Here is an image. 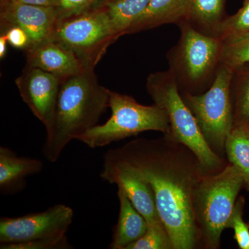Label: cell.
Returning a JSON list of instances; mask_svg holds the SVG:
<instances>
[{"label": "cell", "mask_w": 249, "mask_h": 249, "mask_svg": "<svg viewBox=\"0 0 249 249\" xmlns=\"http://www.w3.org/2000/svg\"><path fill=\"white\" fill-rule=\"evenodd\" d=\"M213 35L224 44H232L249 37V0L235 14L225 18L218 24Z\"/></svg>", "instance_id": "ffe728a7"}, {"label": "cell", "mask_w": 249, "mask_h": 249, "mask_svg": "<svg viewBox=\"0 0 249 249\" xmlns=\"http://www.w3.org/2000/svg\"><path fill=\"white\" fill-rule=\"evenodd\" d=\"M27 60V67L40 69L60 80L93 68L71 49L53 40L28 48Z\"/></svg>", "instance_id": "4fadbf2b"}, {"label": "cell", "mask_w": 249, "mask_h": 249, "mask_svg": "<svg viewBox=\"0 0 249 249\" xmlns=\"http://www.w3.org/2000/svg\"><path fill=\"white\" fill-rule=\"evenodd\" d=\"M109 107V89L101 86L93 68L61 80L52 127L42 153L51 163L60 158L69 142L97 124Z\"/></svg>", "instance_id": "7a4b0ae2"}, {"label": "cell", "mask_w": 249, "mask_h": 249, "mask_svg": "<svg viewBox=\"0 0 249 249\" xmlns=\"http://www.w3.org/2000/svg\"><path fill=\"white\" fill-rule=\"evenodd\" d=\"M8 42L13 47L18 49L28 48L29 47V39L27 33L21 28L11 27L5 33Z\"/></svg>", "instance_id": "4316f807"}, {"label": "cell", "mask_w": 249, "mask_h": 249, "mask_svg": "<svg viewBox=\"0 0 249 249\" xmlns=\"http://www.w3.org/2000/svg\"><path fill=\"white\" fill-rule=\"evenodd\" d=\"M1 249H73L67 240V236L58 239L42 240L6 246H0Z\"/></svg>", "instance_id": "484cf974"}, {"label": "cell", "mask_w": 249, "mask_h": 249, "mask_svg": "<svg viewBox=\"0 0 249 249\" xmlns=\"http://www.w3.org/2000/svg\"><path fill=\"white\" fill-rule=\"evenodd\" d=\"M233 74L234 70L220 64L208 91L201 95L186 93L182 96L203 137L217 151L224 150L228 135L235 125L231 94Z\"/></svg>", "instance_id": "8992f818"}, {"label": "cell", "mask_w": 249, "mask_h": 249, "mask_svg": "<svg viewBox=\"0 0 249 249\" xmlns=\"http://www.w3.org/2000/svg\"><path fill=\"white\" fill-rule=\"evenodd\" d=\"M118 187L119 214L109 249H127L142 237L147 229L145 218L134 208L123 188Z\"/></svg>", "instance_id": "9a60e30c"}, {"label": "cell", "mask_w": 249, "mask_h": 249, "mask_svg": "<svg viewBox=\"0 0 249 249\" xmlns=\"http://www.w3.org/2000/svg\"><path fill=\"white\" fill-rule=\"evenodd\" d=\"M1 20L8 27H18L25 31L29 48L53 39L59 22V12L53 6L9 0L1 5Z\"/></svg>", "instance_id": "8fae6325"}, {"label": "cell", "mask_w": 249, "mask_h": 249, "mask_svg": "<svg viewBox=\"0 0 249 249\" xmlns=\"http://www.w3.org/2000/svg\"><path fill=\"white\" fill-rule=\"evenodd\" d=\"M146 88L155 104L168 114L170 132L165 137L189 149L205 173L218 169L222 160L203 137L194 116L180 95L173 72L152 73L147 78Z\"/></svg>", "instance_id": "3957f363"}, {"label": "cell", "mask_w": 249, "mask_h": 249, "mask_svg": "<svg viewBox=\"0 0 249 249\" xmlns=\"http://www.w3.org/2000/svg\"><path fill=\"white\" fill-rule=\"evenodd\" d=\"M224 0H189L188 18L198 27L213 33L223 20Z\"/></svg>", "instance_id": "d6986e66"}, {"label": "cell", "mask_w": 249, "mask_h": 249, "mask_svg": "<svg viewBox=\"0 0 249 249\" xmlns=\"http://www.w3.org/2000/svg\"><path fill=\"white\" fill-rule=\"evenodd\" d=\"M118 37L109 16L101 6L59 20L52 40L71 49L88 66L94 67Z\"/></svg>", "instance_id": "52a82bcc"}, {"label": "cell", "mask_w": 249, "mask_h": 249, "mask_svg": "<svg viewBox=\"0 0 249 249\" xmlns=\"http://www.w3.org/2000/svg\"><path fill=\"white\" fill-rule=\"evenodd\" d=\"M109 107L110 118L105 124L91 127L76 140L93 149L146 131H158L165 136L170 134L168 114L156 104L144 106L132 96L109 89Z\"/></svg>", "instance_id": "5b68a950"}, {"label": "cell", "mask_w": 249, "mask_h": 249, "mask_svg": "<svg viewBox=\"0 0 249 249\" xmlns=\"http://www.w3.org/2000/svg\"><path fill=\"white\" fill-rule=\"evenodd\" d=\"M9 1V0H1V5L4 4V3H6V1Z\"/></svg>", "instance_id": "4dcf8cb0"}, {"label": "cell", "mask_w": 249, "mask_h": 249, "mask_svg": "<svg viewBox=\"0 0 249 249\" xmlns=\"http://www.w3.org/2000/svg\"><path fill=\"white\" fill-rule=\"evenodd\" d=\"M100 176L103 181L123 188L134 208L145 218L147 226H164L157 209L155 192L138 175L124 165L103 162Z\"/></svg>", "instance_id": "7c38bea8"}, {"label": "cell", "mask_w": 249, "mask_h": 249, "mask_svg": "<svg viewBox=\"0 0 249 249\" xmlns=\"http://www.w3.org/2000/svg\"><path fill=\"white\" fill-rule=\"evenodd\" d=\"M245 125L246 129H247V132H248V134L249 136V124H244Z\"/></svg>", "instance_id": "f546056e"}, {"label": "cell", "mask_w": 249, "mask_h": 249, "mask_svg": "<svg viewBox=\"0 0 249 249\" xmlns=\"http://www.w3.org/2000/svg\"><path fill=\"white\" fill-rule=\"evenodd\" d=\"M7 37L6 34H1L0 36V58H4L6 53V45H7Z\"/></svg>", "instance_id": "f1b7e54d"}, {"label": "cell", "mask_w": 249, "mask_h": 249, "mask_svg": "<svg viewBox=\"0 0 249 249\" xmlns=\"http://www.w3.org/2000/svg\"><path fill=\"white\" fill-rule=\"evenodd\" d=\"M106 0H58L59 20L99 9Z\"/></svg>", "instance_id": "d4e9b609"}, {"label": "cell", "mask_w": 249, "mask_h": 249, "mask_svg": "<svg viewBox=\"0 0 249 249\" xmlns=\"http://www.w3.org/2000/svg\"><path fill=\"white\" fill-rule=\"evenodd\" d=\"M245 184L242 173L232 164L217 174L201 177L195 190L194 210L206 248H219L222 231Z\"/></svg>", "instance_id": "277c9868"}, {"label": "cell", "mask_w": 249, "mask_h": 249, "mask_svg": "<svg viewBox=\"0 0 249 249\" xmlns=\"http://www.w3.org/2000/svg\"><path fill=\"white\" fill-rule=\"evenodd\" d=\"M169 139H139L110 149L103 162L127 167L151 186L160 219L173 249H192L201 241L194 210L195 190L204 170L191 150L169 145Z\"/></svg>", "instance_id": "6da1fadb"}, {"label": "cell", "mask_w": 249, "mask_h": 249, "mask_svg": "<svg viewBox=\"0 0 249 249\" xmlns=\"http://www.w3.org/2000/svg\"><path fill=\"white\" fill-rule=\"evenodd\" d=\"M232 84L235 125L249 124V64L234 70Z\"/></svg>", "instance_id": "44dd1931"}, {"label": "cell", "mask_w": 249, "mask_h": 249, "mask_svg": "<svg viewBox=\"0 0 249 249\" xmlns=\"http://www.w3.org/2000/svg\"><path fill=\"white\" fill-rule=\"evenodd\" d=\"M26 4L38 5V6H53L58 7V0H17Z\"/></svg>", "instance_id": "83f0119b"}, {"label": "cell", "mask_w": 249, "mask_h": 249, "mask_svg": "<svg viewBox=\"0 0 249 249\" xmlns=\"http://www.w3.org/2000/svg\"><path fill=\"white\" fill-rule=\"evenodd\" d=\"M151 0H106L103 4L118 36L124 35L129 28L145 11Z\"/></svg>", "instance_id": "e0dca14e"}, {"label": "cell", "mask_w": 249, "mask_h": 249, "mask_svg": "<svg viewBox=\"0 0 249 249\" xmlns=\"http://www.w3.org/2000/svg\"><path fill=\"white\" fill-rule=\"evenodd\" d=\"M43 163L37 159L18 157L16 152L0 147V190L2 193H14L25 186L28 177L40 173Z\"/></svg>", "instance_id": "5bb4252c"}, {"label": "cell", "mask_w": 249, "mask_h": 249, "mask_svg": "<svg viewBox=\"0 0 249 249\" xmlns=\"http://www.w3.org/2000/svg\"><path fill=\"white\" fill-rule=\"evenodd\" d=\"M73 218L71 208L56 204L42 212L0 219V246L61 238L66 236Z\"/></svg>", "instance_id": "9c48e42d"}, {"label": "cell", "mask_w": 249, "mask_h": 249, "mask_svg": "<svg viewBox=\"0 0 249 249\" xmlns=\"http://www.w3.org/2000/svg\"><path fill=\"white\" fill-rule=\"evenodd\" d=\"M16 83L24 102L48 132L53 124L61 80L40 69L27 67Z\"/></svg>", "instance_id": "30bf717a"}, {"label": "cell", "mask_w": 249, "mask_h": 249, "mask_svg": "<svg viewBox=\"0 0 249 249\" xmlns=\"http://www.w3.org/2000/svg\"><path fill=\"white\" fill-rule=\"evenodd\" d=\"M228 159L243 175L249 188V136L244 124L234 126L224 147Z\"/></svg>", "instance_id": "ac0fdd59"}, {"label": "cell", "mask_w": 249, "mask_h": 249, "mask_svg": "<svg viewBox=\"0 0 249 249\" xmlns=\"http://www.w3.org/2000/svg\"><path fill=\"white\" fill-rule=\"evenodd\" d=\"M181 36L177 47L175 70L188 84H200L221 64L224 43L220 39L196 29L191 23H181Z\"/></svg>", "instance_id": "ba28073f"}, {"label": "cell", "mask_w": 249, "mask_h": 249, "mask_svg": "<svg viewBox=\"0 0 249 249\" xmlns=\"http://www.w3.org/2000/svg\"><path fill=\"white\" fill-rule=\"evenodd\" d=\"M221 64L232 70L249 64V37L232 44H224Z\"/></svg>", "instance_id": "603a6c76"}, {"label": "cell", "mask_w": 249, "mask_h": 249, "mask_svg": "<svg viewBox=\"0 0 249 249\" xmlns=\"http://www.w3.org/2000/svg\"><path fill=\"white\" fill-rule=\"evenodd\" d=\"M243 197H240L236 201L235 207L229 221L226 229H233L235 235L234 238L237 241V245L242 249H249V226L244 221L242 217L243 211Z\"/></svg>", "instance_id": "cb8c5ba5"}, {"label": "cell", "mask_w": 249, "mask_h": 249, "mask_svg": "<svg viewBox=\"0 0 249 249\" xmlns=\"http://www.w3.org/2000/svg\"><path fill=\"white\" fill-rule=\"evenodd\" d=\"M188 4L189 0H151L145 11L129 28L126 34L162 24L186 22Z\"/></svg>", "instance_id": "2e32d148"}, {"label": "cell", "mask_w": 249, "mask_h": 249, "mask_svg": "<svg viewBox=\"0 0 249 249\" xmlns=\"http://www.w3.org/2000/svg\"><path fill=\"white\" fill-rule=\"evenodd\" d=\"M173 244L164 226H147L142 237L127 249H169Z\"/></svg>", "instance_id": "7402d4cb"}]
</instances>
